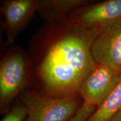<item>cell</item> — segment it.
I'll list each match as a JSON object with an SVG mask.
<instances>
[{
    "mask_svg": "<svg viewBox=\"0 0 121 121\" xmlns=\"http://www.w3.org/2000/svg\"><path fill=\"white\" fill-rule=\"evenodd\" d=\"M121 110V80L114 91L86 121H112Z\"/></svg>",
    "mask_w": 121,
    "mask_h": 121,
    "instance_id": "9c48e42d",
    "label": "cell"
},
{
    "mask_svg": "<svg viewBox=\"0 0 121 121\" xmlns=\"http://www.w3.org/2000/svg\"><path fill=\"white\" fill-rule=\"evenodd\" d=\"M39 0H5L0 10L4 16L3 23L6 44H13L16 37L28 25L37 12Z\"/></svg>",
    "mask_w": 121,
    "mask_h": 121,
    "instance_id": "52a82bcc",
    "label": "cell"
},
{
    "mask_svg": "<svg viewBox=\"0 0 121 121\" xmlns=\"http://www.w3.org/2000/svg\"><path fill=\"white\" fill-rule=\"evenodd\" d=\"M112 121H121V110L115 116Z\"/></svg>",
    "mask_w": 121,
    "mask_h": 121,
    "instance_id": "7c38bea8",
    "label": "cell"
},
{
    "mask_svg": "<svg viewBox=\"0 0 121 121\" xmlns=\"http://www.w3.org/2000/svg\"><path fill=\"white\" fill-rule=\"evenodd\" d=\"M91 54L96 64L121 72V22L100 30L92 44Z\"/></svg>",
    "mask_w": 121,
    "mask_h": 121,
    "instance_id": "8992f818",
    "label": "cell"
},
{
    "mask_svg": "<svg viewBox=\"0 0 121 121\" xmlns=\"http://www.w3.org/2000/svg\"><path fill=\"white\" fill-rule=\"evenodd\" d=\"M17 98L27 110L25 121H70L84 103L80 95L55 97L29 89Z\"/></svg>",
    "mask_w": 121,
    "mask_h": 121,
    "instance_id": "3957f363",
    "label": "cell"
},
{
    "mask_svg": "<svg viewBox=\"0 0 121 121\" xmlns=\"http://www.w3.org/2000/svg\"><path fill=\"white\" fill-rule=\"evenodd\" d=\"M66 21L90 29L103 28L121 22V0H107L78 8Z\"/></svg>",
    "mask_w": 121,
    "mask_h": 121,
    "instance_id": "5b68a950",
    "label": "cell"
},
{
    "mask_svg": "<svg viewBox=\"0 0 121 121\" xmlns=\"http://www.w3.org/2000/svg\"><path fill=\"white\" fill-rule=\"evenodd\" d=\"M102 29L47 22L30 43L31 90L55 97L80 95L82 81L96 66L91 45Z\"/></svg>",
    "mask_w": 121,
    "mask_h": 121,
    "instance_id": "6da1fadb",
    "label": "cell"
},
{
    "mask_svg": "<svg viewBox=\"0 0 121 121\" xmlns=\"http://www.w3.org/2000/svg\"><path fill=\"white\" fill-rule=\"evenodd\" d=\"M27 110L20 100L17 98L11 109L4 116L1 121H25Z\"/></svg>",
    "mask_w": 121,
    "mask_h": 121,
    "instance_id": "30bf717a",
    "label": "cell"
},
{
    "mask_svg": "<svg viewBox=\"0 0 121 121\" xmlns=\"http://www.w3.org/2000/svg\"><path fill=\"white\" fill-rule=\"evenodd\" d=\"M31 78L28 55L19 47H13L0 62V112H8L21 93L28 89Z\"/></svg>",
    "mask_w": 121,
    "mask_h": 121,
    "instance_id": "7a4b0ae2",
    "label": "cell"
},
{
    "mask_svg": "<svg viewBox=\"0 0 121 121\" xmlns=\"http://www.w3.org/2000/svg\"><path fill=\"white\" fill-rule=\"evenodd\" d=\"M96 109V107L84 103L78 112L70 121H86Z\"/></svg>",
    "mask_w": 121,
    "mask_h": 121,
    "instance_id": "8fae6325",
    "label": "cell"
},
{
    "mask_svg": "<svg viewBox=\"0 0 121 121\" xmlns=\"http://www.w3.org/2000/svg\"><path fill=\"white\" fill-rule=\"evenodd\" d=\"M91 2L89 0H39L37 12L47 22H63L73 11Z\"/></svg>",
    "mask_w": 121,
    "mask_h": 121,
    "instance_id": "ba28073f",
    "label": "cell"
},
{
    "mask_svg": "<svg viewBox=\"0 0 121 121\" xmlns=\"http://www.w3.org/2000/svg\"><path fill=\"white\" fill-rule=\"evenodd\" d=\"M121 80V72L96 64L82 81L79 94L84 103L96 107L108 97Z\"/></svg>",
    "mask_w": 121,
    "mask_h": 121,
    "instance_id": "277c9868",
    "label": "cell"
}]
</instances>
